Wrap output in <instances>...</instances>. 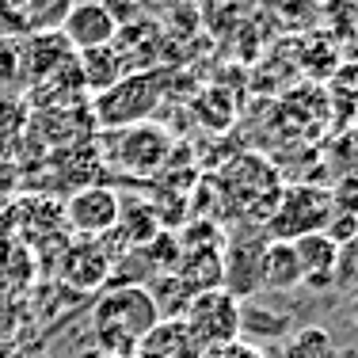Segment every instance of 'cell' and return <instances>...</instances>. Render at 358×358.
<instances>
[{
	"label": "cell",
	"instance_id": "cell-1",
	"mask_svg": "<svg viewBox=\"0 0 358 358\" xmlns=\"http://www.w3.org/2000/svg\"><path fill=\"white\" fill-rule=\"evenodd\" d=\"M160 320L164 317H160L149 286H122L118 282L96 301L88 328L96 336V347L107 358H134L138 343Z\"/></svg>",
	"mask_w": 358,
	"mask_h": 358
},
{
	"label": "cell",
	"instance_id": "cell-2",
	"mask_svg": "<svg viewBox=\"0 0 358 358\" xmlns=\"http://www.w3.org/2000/svg\"><path fill=\"white\" fill-rule=\"evenodd\" d=\"M331 214H336V194L328 187H313V183H294L282 187L271 217L263 221L267 229V241H301V236L324 233L328 229Z\"/></svg>",
	"mask_w": 358,
	"mask_h": 358
},
{
	"label": "cell",
	"instance_id": "cell-3",
	"mask_svg": "<svg viewBox=\"0 0 358 358\" xmlns=\"http://www.w3.org/2000/svg\"><path fill=\"white\" fill-rule=\"evenodd\" d=\"M160 99H164V84L157 73H126L115 88L92 99V115L103 130H126L138 122H152Z\"/></svg>",
	"mask_w": 358,
	"mask_h": 358
},
{
	"label": "cell",
	"instance_id": "cell-4",
	"mask_svg": "<svg viewBox=\"0 0 358 358\" xmlns=\"http://www.w3.org/2000/svg\"><path fill=\"white\" fill-rule=\"evenodd\" d=\"M187 336L202 347L206 355H217L225 347H233L241 339V301L225 289H202L187 301V309L179 313Z\"/></svg>",
	"mask_w": 358,
	"mask_h": 358
},
{
	"label": "cell",
	"instance_id": "cell-5",
	"mask_svg": "<svg viewBox=\"0 0 358 358\" xmlns=\"http://www.w3.org/2000/svg\"><path fill=\"white\" fill-rule=\"evenodd\" d=\"M172 157V134L160 122H138L107 134V160L134 179H149Z\"/></svg>",
	"mask_w": 358,
	"mask_h": 358
},
{
	"label": "cell",
	"instance_id": "cell-6",
	"mask_svg": "<svg viewBox=\"0 0 358 358\" xmlns=\"http://www.w3.org/2000/svg\"><path fill=\"white\" fill-rule=\"evenodd\" d=\"M122 214V194L107 183H84L80 191L65 202V221L88 241H99L118 225Z\"/></svg>",
	"mask_w": 358,
	"mask_h": 358
},
{
	"label": "cell",
	"instance_id": "cell-7",
	"mask_svg": "<svg viewBox=\"0 0 358 358\" xmlns=\"http://www.w3.org/2000/svg\"><path fill=\"white\" fill-rule=\"evenodd\" d=\"M73 4L76 0H0V35L20 42L54 35Z\"/></svg>",
	"mask_w": 358,
	"mask_h": 358
},
{
	"label": "cell",
	"instance_id": "cell-8",
	"mask_svg": "<svg viewBox=\"0 0 358 358\" xmlns=\"http://www.w3.org/2000/svg\"><path fill=\"white\" fill-rule=\"evenodd\" d=\"M57 35L65 38V46L73 54H84V50H96V46H110L118 38V20L103 0H76L69 15H65V23L57 27Z\"/></svg>",
	"mask_w": 358,
	"mask_h": 358
},
{
	"label": "cell",
	"instance_id": "cell-9",
	"mask_svg": "<svg viewBox=\"0 0 358 358\" xmlns=\"http://www.w3.org/2000/svg\"><path fill=\"white\" fill-rule=\"evenodd\" d=\"M263 248H267V233L255 236V241L241 236V241H233L221 252V289L233 294L241 305L259 294V255H263Z\"/></svg>",
	"mask_w": 358,
	"mask_h": 358
},
{
	"label": "cell",
	"instance_id": "cell-10",
	"mask_svg": "<svg viewBox=\"0 0 358 358\" xmlns=\"http://www.w3.org/2000/svg\"><path fill=\"white\" fill-rule=\"evenodd\" d=\"M294 255H297V267H301V286L309 289H331L336 286V259H339V244L324 233L301 236L294 241Z\"/></svg>",
	"mask_w": 358,
	"mask_h": 358
},
{
	"label": "cell",
	"instance_id": "cell-11",
	"mask_svg": "<svg viewBox=\"0 0 358 358\" xmlns=\"http://www.w3.org/2000/svg\"><path fill=\"white\" fill-rule=\"evenodd\" d=\"M76 76H80L84 92H92V96H103L107 88H115V84L126 76V57H122V50L110 42V46H96V50H84V54H76Z\"/></svg>",
	"mask_w": 358,
	"mask_h": 358
},
{
	"label": "cell",
	"instance_id": "cell-12",
	"mask_svg": "<svg viewBox=\"0 0 358 358\" xmlns=\"http://www.w3.org/2000/svg\"><path fill=\"white\" fill-rule=\"evenodd\" d=\"M134 358H210V355L202 351L191 336H187V328H183V320H179V317H172V320L164 317L138 343Z\"/></svg>",
	"mask_w": 358,
	"mask_h": 358
},
{
	"label": "cell",
	"instance_id": "cell-13",
	"mask_svg": "<svg viewBox=\"0 0 358 358\" xmlns=\"http://www.w3.org/2000/svg\"><path fill=\"white\" fill-rule=\"evenodd\" d=\"M301 286V267H297L294 244L286 241H267L259 255V289L267 294H289Z\"/></svg>",
	"mask_w": 358,
	"mask_h": 358
},
{
	"label": "cell",
	"instance_id": "cell-14",
	"mask_svg": "<svg viewBox=\"0 0 358 358\" xmlns=\"http://www.w3.org/2000/svg\"><path fill=\"white\" fill-rule=\"evenodd\" d=\"M65 282L76 286V289H96L103 286V278H110V255L103 252L99 241H88V244H76L65 255Z\"/></svg>",
	"mask_w": 358,
	"mask_h": 358
},
{
	"label": "cell",
	"instance_id": "cell-15",
	"mask_svg": "<svg viewBox=\"0 0 358 358\" xmlns=\"http://www.w3.org/2000/svg\"><path fill=\"white\" fill-rule=\"evenodd\" d=\"M282 358H343L331 339L328 328H317V324H305V328L289 331L282 339Z\"/></svg>",
	"mask_w": 358,
	"mask_h": 358
},
{
	"label": "cell",
	"instance_id": "cell-16",
	"mask_svg": "<svg viewBox=\"0 0 358 358\" xmlns=\"http://www.w3.org/2000/svg\"><path fill=\"white\" fill-rule=\"evenodd\" d=\"M248 331L252 339H286L289 336V317L286 313H271L263 305H241V336ZM248 339V343H252Z\"/></svg>",
	"mask_w": 358,
	"mask_h": 358
},
{
	"label": "cell",
	"instance_id": "cell-17",
	"mask_svg": "<svg viewBox=\"0 0 358 358\" xmlns=\"http://www.w3.org/2000/svg\"><path fill=\"white\" fill-rule=\"evenodd\" d=\"M336 286L358 294V233L351 241L339 244V259H336Z\"/></svg>",
	"mask_w": 358,
	"mask_h": 358
},
{
	"label": "cell",
	"instance_id": "cell-18",
	"mask_svg": "<svg viewBox=\"0 0 358 358\" xmlns=\"http://www.w3.org/2000/svg\"><path fill=\"white\" fill-rule=\"evenodd\" d=\"M210 358H271L267 351H263L259 343H248V339H236L233 347H225V351L210 355Z\"/></svg>",
	"mask_w": 358,
	"mask_h": 358
},
{
	"label": "cell",
	"instance_id": "cell-19",
	"mask_svg": "<svg viewBox=\"0 0 358 358\" xmlns=\"http://www.w3.org/2000/svg\"><path fill=\"white\" fill-rule=\"evenodd\" d=\"M351 320L358 324V294H351Z\"/></svg>",
	"mask_w": 358,
	"mask_h": 358
}]
</instances>
